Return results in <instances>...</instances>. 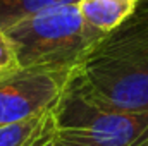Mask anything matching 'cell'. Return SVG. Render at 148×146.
I'll return each mask as SVG.
<instances>
[{
  "label": "cell",
  "instance_id": "5b68a950",
  "mask_svg": "<svg viewBox=\"0 0 148 146\" xmlns=\"http://www.w3.org/2000/svg\"><path fill=\"white\" fill-rule=\"evenodd\" d=\"M77 9L93 29L105 35L136 12L138 0H79Z\"/></svg>",
  "mask_w": 148,
  "mask_h": 146
},
{
  "label": "cell",
  "instance_id": "30bf717a",
  "mask_svg": "<svg viewBox=\"0 0 148 146\" xmlns=\"http://www.w3.org/2000/svg\"><path fill=\"white\" fill-rule=\"evenodd\" d=\"M138 7H148V0H138Z\"/></svg>",
  "mask_w": 148,
  "mask_h": 146
},
{
  "label": "cell",
  "instance_id": "277c9868",
  "mask_svg": "<svg viewBox=\"0 0 148 146\" xmlns=\"http://www.w3.org/2000/svg\"><path fill=\"white\" fill-rule=\"evenodd\" d=\"M67 83L69 77L24 67L0 79V126L52 112Z\"/></svg>",
  "mask_w": 148,
  "mask_h": 146
},
{
  "label": "cell",
  "instance_id": "3957f363",
  "mask_svg": "<svg viewBox=\"0 0 148 146\" xmlns=\"http://www.w3.org/2000/svg\"><path fill=\"white\" fill-rule=\"evenodd\" d=\"M55 132L76 146H147L148 112L115 108L95 98L74 74L52 110Z\"/></svg>",
  "mask_w": 148,
  "mask_h": 146
},
{
  "label": "cell",
  "instance_id": "8992f818",
  "mask_svg": "<svg viewBox=\"0 0 148 146\" xmlns=\"http://www.w3.org/2000/svg\"><path fill=\"white\" fill-rule=\"evenodd\" d=\"M77 2L79 0H0V29L5 31L7 28L45 9Z\"/></svg>",
  "mask_w": 148,
  "mask_h": 146
},
{
  "label": "cell",
  "instance_id": "9c48e42d",
  "mask_svg": "<svg viewBox=\"0 0 148 146\" xmlns=\"http://www.w3.org/2000/svg\"><path fill=\"white\" fill-rule=\"evenodd\" d=\"M33 146H76V145H73L71 141H67V139H64V138H60V136L55 132L53 120H52V117H50V122H48L47 129L41 132V136L35 141Z\"/></svg>",
  "mask_w": 148,
  "mask_h": 146
},
{
  "label": "cell",
  "instance_id": "6da1fadb",
  "mask_svg": "<svg viewBox=\"0 0 148 146\" xmlns=\"http://www.w3.org/2000/svg\"><path fill=\"white\" fill-rule=\"evenodd\" d=\"M76 76L100 102L121 110L148 112V7H138L100 38Z\"/></svg>",
  "mask_w": 148,
  "mask_h": 146
},
{
  "label": "cell",
  "instance_id": "ba28073f",
  "mask_svg": "<svg viewBox=\"0 0 148 146\" xmlns=\"http://www.w3.org/2000/svg\"><path fill=\"white\" fill-rule=\"evenodd\" d=\"M17 69H21V65L16 55V48L10 38L7 36V33L0 29V79L16 72Z\"/></svg>",
  "mask_w": 148,
  "mask_h": 146
},
{
  "label": "cell",
  "instance_id": "7a4b0ae2",
  "mask_svg": "<svg viewBox=\"0 0 148 146\" xmlns=\"http://www.w3.org/2000/svg\"><path fill=\"white\" fill-rule=\"evenodd\" d=\"M19 65L73 77L91 46L103 36L81 16L77 3L45 9L5 29Z\"/></svg>",
  "mask_w": 148,
  "mask_h": 146
},
{
  "label": "cell",
  "instance_id": "8fae6325",
  "mask_svg": "<svg viewBox=\"0 0 148 146\" xmlns=\"http://www.w3.org/2000/svg\"><path fill=\"white\" fill-rule=\"evenodd\" d=\"M147 146H148V145H147Z\"/></svg>",
  "mask_w": 148,
  "mask_h": 146
},
{
  "label": "cell",
  "instance_id": "52a82bcc",
  "mask_svg": "<svg viewBox=\"0 0 148 146\" xmlns=\"http://www.w3.org/2000/svg\"><path fill=\"white\" fill-rule=\"evenodd\" d=\"M52 112L23 122L0 126V146H33L50 122Z\"/></svg>",
  "mask_w": 148,
  "mask_h": 146
}]
</instances>
